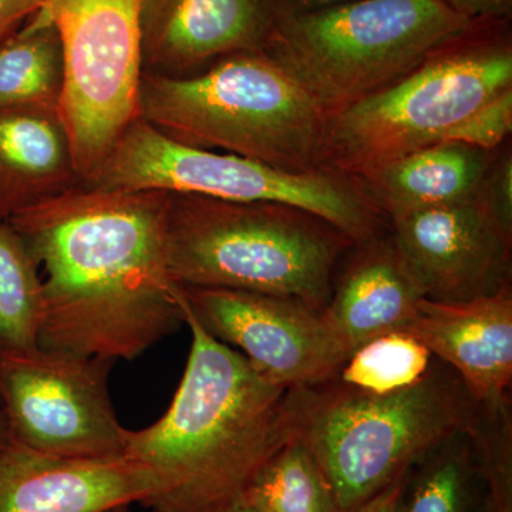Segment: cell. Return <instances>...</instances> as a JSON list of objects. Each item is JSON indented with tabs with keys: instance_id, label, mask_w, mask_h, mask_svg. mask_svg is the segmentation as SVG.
<instances>
[{
	"instance_id": "obj_1",
	"label": "cell",
	"mask_w": 512,
	"mask_h": 512,
	"mask_svg": "<svg viewBox=\"0 0 512 512\" xmlns=\"http://www.w3.org/2000/svg\"><path fill=\"white\" fill-rule=\"evenodd\" d=\"M168 200L165 191L79 185L10 218L45 274L40 348L134 360L183 325Z\"/></svg>"
},
{
	"instance_id": "obj_2",
	"label": "cell",
	"mask_w": 512,
	"mask_h": 512,
	"mask_svg": "<svg viewBox=\"0 0 512 512\" xmlns=\"http://www.w3.org/2000/svg\"><path fill=\"white\" fill-rule=\"evenodd\" d=\"M190 356L156 423L127 430L126 457L153 474L160 512H222L293 439L288 387L268 382L237 350L212 338L185 306Z\"/></svg>"
},
{
	"instance_id": "obj_3",
	"label": "cell",
	"mask_w": 512,
	"mask_h": 512,
	"mask_svg": "<svg viewBox=\"0 0 512 512\" xmlns=\"http://www.w3.org/2000/svg\"><path fill=\"white\" fill-rule=\"evenodd\" d=\"M293 439L326 477L339 512H356L450 437L470 430L478 404L439 359L396 392H356L325 380L289 390Z\"/></svg>"
},
{
	"instance_id": "obj_4",
	"label": "cell",
	"mask_w": 512,
	"mask_h": 512,
	"mask_svg": "<svg viewBox=\"0 0 512 512\" xmlns=\"http://www.w3.org/2000/svg\"><path fill=\"white\" fill-rule=\"evenodd\" d=\"M141 117L185 146L249 158L289 173L329 170L328 116L274 57H224L187 77L143 73Z\"/></svg>"
},
{
	"instance_id": "obj_5",
	"label": "cell",
	"mask_w": 512,
	"mask_h": 512,
	"mask_svg": "<svg viewBox=\"0 0 512 512\" xmlns=\"http://www.w3.org/2000/svg\"><path fill=\"white\" fill-rule=\"evenodd\" d=\"M168 194V259L181 286L264 293L322 312L339 262L356 247L289 205Z\"/></svg>"
},
{
	"instance_id": "obj_6",
	"label": "cell",
	"mask_w": 512,
	"mask_h": 512,
	"mask_svg": "<svg viewBox=\"0 0 512 512\" xmlns=\"http://www.w3.org/2000/svg\"><path fill=\"white\" fill-rule=\"evenodd\" d=\"M510 19L473 20L410 72L326 126L329 170L360 178L443 143L474 111L512 87Z\"/></svg>"
},
{
	"instance_id": "obj_7",
	"label": "cell",
	"mask_w": 512,
	"mask_h": 512,
	"mask_svg": "<svg viewBox=\"0 0 512 512\" xmlns=\"http://www.w3.org/2000/svg\"><path fill=\"white\" fill-rule=\"evenodd\" d=\"M471 22L441 0H356L278 13L264 52L329 119L396 82Z\"/></svg>"
},
{
	"instance_id": "obj_8",
	"label": "cell",
	"mask_w": 512,
	"mask_h": 512,
	"mask_svg": "<svg viewBox=\"0 0 512 512\" xmlns=\"http://www.w3.org/2000/svg\"><path fill=\"white\" fill-rule=\"evenodd\" d=\"M87 187L285 204L328 222L356 247L382 237L387 224L355 178L332 170L289 173L235 154L185 146L143 117L131 124Z\"/></svg>"
},
{
	"instance_id": "obj_9",
	"label": "cell",
	"mask_w": 512,
	"mask_h": 512,
	"mask_svg": "<svg viewBox=\"0 0 512 512\" xmlns=\"http://www.w3.org/2000/svg\"><path fill=\"white\" fill-rule=\"evenodd\" d=\"M141 0H40L63 50L59 117L82 185L141 117Z\"/></svg>"
},
{
	"instance_id": "obj_10",
	"label": "cell",
	"mask_w": 512,
	"mask_h": 512,
	"mask_svg": "<svg viewBox=\"0 0 512 512\" xmlns=\"http://www.w3.org/2000/svg\"><path fill=\"white\" fill-rule=\"evenodd\" d=\"M113 360L57 349L0 359L10 441L64 460L126 457L127 429L111 404Z\"/></svg>"
},
{
	"instance_id": "obj_11",
	"label": "cell",
	"mask_w": 512,
	"mask_h": 512,
	"mask_svg": "<svg viewBox=\"0 0 512 512\" xmlns=\"http://www.w3.org/2000/svg\"><path fill=\"white\" fill-rule=\"evenodd\" d=\"M185 306L202 328L247 359L268 382L312 386L349 356L322 312L292 299L234 289L183 286Z\"/></svg>"
},
{
	"instance_id": "obj_12",
	"label": "cell",
	"mask_w": 512,
	"mask_h": 512,
	"mask_svg": "<svg viewBox=\"0 0 512 512\" xmlns=\"http://www.w3.org/2000/svg\"><path fill=\"white\" fill-rule=\"evenodd\" d=\"M400 262L424 299L466 302L511 285L512 231L483 194L390 220Z\"/></svg>"
},
{
	"instance_id": "obj_13",
	"label": "cell",
	"mask_w": 512,
	"mask_h": 512,
	"mask_svg": "<svg viewBox=\"0 0 512 512\" xmlns=\"http://www.w3.org/2000/svg\"><path fill=\"white\" fill-rule=\"evenodd\" d=\"M276 16L272 0H141L143 73L187 77L224 57L261 52Z\"/></svg>"
},
{
	"instance_id": "obj_14",
	"label": "cell",
	"mask_w": 512,
	"mask_h": 512,
	"mask_svg": "<svg viewBox=\"0 0 512 512\" xmlns=\"http://www.w3.org/2000/svg\"><path fill=\"white\" fill-rule=\"evenodd\" d=\"M156 493L153 474L127 457L64 460L13 441L0 447V512H106Z\"/></svg>"
},
{
	"instance_id": "obj_15",
	"label": "cell",
	"mask_w": 512,
	"mask_h": 512,
	"mask_svg": "<svg viewBox=\"0 0 512 512\" xmlns=\"http://www.w3.org/2000/svg\"><path fill=\"white\" fill-rule=\"evenodd\" d=\"M404 332L453 369L478 406L511 402V285L473 301L423 298Z\"/></svg>"
},
{
	"instance_id": "obj_16",
	"label": "cell",
	"mask_w": 512,
	"mask_h": 512,
	"mask_svg": "<svg viewBox=\"0 0 512 512\" xmlns=\"http://www.w3.org/2000/svg\"><path fill=\"white\" fill-rule=\"evenodd\" d=\"M356 248L322 311L326 325L349 355L369 340L404 332L423 299L392 238L382 235Z\"/></svg>"
},
{
	"instance_id": "obj_17",
	"label": "cell",
	"mask_w": 512,
	"mask_h": 512,
	"mask_svg": "<svg viewBox=\"0 0 512 512\" xmlns=\"http://www.w3.org/2000/svg\"><path fill=\"white\" fill-rule=\"evenodd\" d=\"M82 185L59 114L0 113V222Z\"/></svg>"
},
{
	"instance_id": "obj_18",
	"label": "cell",
	"mask_w": 512,
	"mask_h": 512,
	"mask_svg": "<svg viewBox=\"0 0 512 512\" xmlns=\"http://www.w3.org/2000/svg\"><path fill=\"white\" fill-rule=\"evenodd\" d=\"M491 164V151L443 141L414 150L357 181L390 221L406 212L473 200Z\"/></svg>"
},
{
	"instance_id": "obj_19",
	"label": "cell",
	"mask_w": 512,
	"mask_h": 512,
	"mask_svg": "<svg viewBox=\"0 0 512 512\" xmlns=\"http://www.w3.org/2000/svg\"><path fill=\"white\" fill-rule=\"evenodd\" d=\"M63 50L55 23L35 13L0 43V113L37 110L59 114Z\"/></svg>"
},
{
	"instance_id": "obj_20",
	"label": "cell",
	"mask_w": 512,
	"mask_h": 512,
	"mask_svg": "<svg viewBox=\"0 0 512 512\" xmlns=\"http://www.w3.org/2000/svg\"><path fill=\"white\" fill-rule=\"evenodd\" d=\"M471 429L443 441L410 470L403 512H490Z\"/></svg>"
},
{
	"instance_id": "obj_21",
	"label": "cell",
	"mask_w": 512,
	"mask_h": 512,
	"mask_svg": "<svg viewBox=\"0 0 512 512\" xmlns=\"http://www.w3.org/2000/svg\"><path fill=\"white\" fill-rule=\"evenodd\" d=\"M39 269L18 232L0 222V359L40 349L45 295Z\"/></svg>"
},
{
	"instance_id": "obj_22",
	"label": "cell",
	"mask_w": 512,
	"mask_h": 512,
	"mask_svg": "<svg viewBox=\"0 0 512 512\" xmlns=\"http://www.w3.org/2000/svg\"><path fill=\"white\" fill-rule=\"evenodd\" d=\"M434 362L433 353L409 332L386 333L353 350L328 380L356 392H396L420 382Z\"/></svg>"
},
{
	"instance_id": "obj_23",
	"label": "cell",
	"mask_w": 512,
	"mask_h": 512,
	"mask_svg": "<svg viewBox=\"0 0 512 512\" xmlns=\"http://www.w3.org/2000/svg\"><path fill=\"white\" fill-rule=\"evenodd\" d=\"M242 501L261 512H339L319 464L296 439L266 464Z\"/></svg>"
},
{
	"instance_id": "obj_24",
	"label": "cell",
	"mask_w": 512,
	"mask_h": 512,
	"mask_svg": "<svg viewBox=\"0 0 512 512\" xmlns=\"http://www.w3.org/2000/svg\"><path fill=\"white\" fill-rule=\"evenodd\" d=\"M511 402L478 406L471 433L487 480L490 512H512Z\"/></svg>"
},
{
	"instance_id": "obj_25",
	"label": "cell",
	"mask_w": 512,
	"mask_h": 512,
	"mask_svg": "<svg viewBox=\"0 0 512 512\" xmlns=\"http://www.w3.org/2000/svg\"><path fill=\"white\" fill-rule=\"evenodd\" d=\"M512 128V87L474 111L444 141L494 151L510 136Z\"/></svg>"
},
{
	"instance_id": "obj_26",
	"label": "cell",
	"mask_w": 512,
	"mask_h": 512,
	"mask_svg": "<svg viewBox=\"0 0 512 512\" xmlns=\"http://www.w3.org/2000/svg\"><path fill=\"white\" fill-rule=\"evenodd\" d=\"M481 194L495 217L512 231V160L505 156L497 165L491 164Z\"/></svg>"
},
{
	"instance_id": "obj_27",
	"label": "cell",
	"mask_w": 512,
	"mask_h": 512,
	"mask_svg": "<svg viewBox=\"0 0 512 512\" xmlns=\"http://www.w3.org/2000/svg\"><path fill=\"white\" fill-rule=\"evenodd\" d=\"M471 20L510 19L512 0H441Z\"/></svg>"
},
{
	"instance_id": "obj_28",
	"label": "cell",
	"mask_w": 512,
	"mask_h": 512,
	"mask_svg": "<svg viewBox=\"0 0 512 512\" xmlns=\"http://www.w3.org/2000/svg\"><path fill=\"white\" fill-rule=\"evenodd\" d=\"M40 8V0H0V43L18 32Z\"/></svg>"
},
{
	"instance_id": "obj_29",
	"label": "cell",
	"mask_w": 512,
	"mask_h": 512,
	"mask_svg": "<svg viewBox=\"0 0 512 512\" xmlns=\"http://www.w3.org/2000/svg\"><path fill=\"white\" fill-rule=\"evenodd\" d=\"M410 473V471H409ZM409 473L404 474L399 480L387 485L384 490L370 498L356 512H403L404 495H406L407 478Z\"/></svg>"
},
{
	"instance_id": "obj_30",
	"label": "cell",
	"mask_w": 512,
	"mask_h": 512,
	"mask_svg": "<svg viewBox=\"0 0 512 512\" xmlns=\"http://www.w3.org/2000/svg\"><path fill=\"white\" fill-rule=\"evenodd\" d=\"M356 0H272L278 13H303L333 8Z\"/></svg>"
},
{
	"instance_id": "obj_31",
	"label": "cell",
	"mask_w": 512,
	"mask_h": 512,
	"mask_svg": "<svg viewBox=\"0 0 512 512\" xmlns=\"http://www.w3.org/2000/svg\"><path fill=\"white\" fill-rule=\"evenodd\" d=\"M9 441L8 420H6L5 409H3L2 400H0V447L5 446Z\"/></svg>"
},
{
	"instance_id": "obj_32",
	"label": "cell",
	"mask_w": 512,
	"mask_h": 512,
	"mask_svg": "<svg viewBox=\"0 0 512 512\" xmlns=\"http://www.w3.org/2000/svg\"><path fill=\"white\" fill-rule=\"evenodd\" d=\"M222 512H261V511H259L258 508H255L254 505L245 503V501H241V503H238L237 505H234V507L228 508V510H225Z\"/></svg>"
},
{
	"instance_id": "obj_33",
	"label": "cell",
	"mask_w": 512,
	"mask_h": 512,
	"mask_svg": "<svg viewBox=\"0 0 512 512\" xmlns=\"http://www.w3.org/2000/svg\"><path fill=\"white\" fill-rule=\"evenodd\" d=\"M106 512H130V511L127 510V507H120V508H114V510H109ZM151 512H160V511L151 510Z\"/></svg>"
}]
</instances>
